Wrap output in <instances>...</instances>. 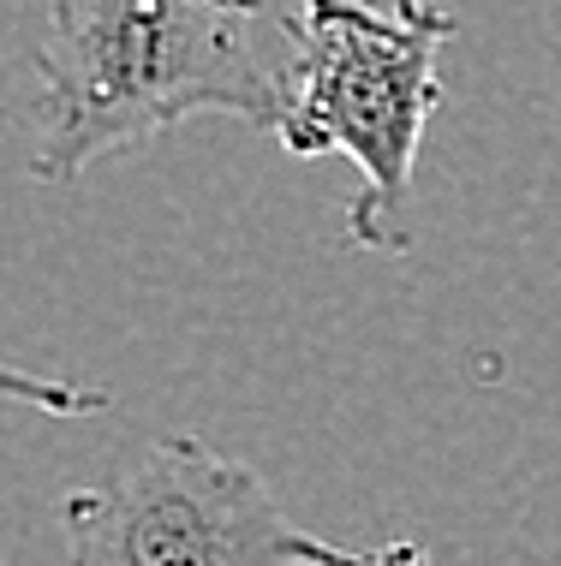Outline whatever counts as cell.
I'll use <instances>...</instances> for the list:
<instances>
[{
  "mask_svg": "<svg viewBox=\"0 0 561 566\" xmlns=\"http://www.w3.org/2000/svg\"><path fill=\"white\" fill-rule=\"evenodd\" d=\"M263 12L269 0H49L30 179L72 186L197 114L276 137L287 90L251 49Z\"/></svg>",
  "mask_w": 561,
  "mask_h": 566,
  "instance_id": "obj_1",
  "label": "cell"
},
{
  "mask_svg": "<svg viewBox=\"0 0 561 566\" xmlns=\"http://www.w3.org/2000/svg\"><path fill=\"white\" fill-rule=\"evenodd\" d=\"M371 566H436L430 560V548L424 543H388V548H376Z\"/></svg>",
  "mask_w": 561,
  "mask_h": 566,
  "instance_id": "obj_5",
  "label": "cell"
},
{
  "mask_svg": "<svg viewBox=\"0 0 561 566\" xmlns=\"http://www.w3.org/2000/svg\"><path fill=\"white\" fill-rule=\"evenodd\" d=\"M0 400L49 411V418H96V411H108L102 388H84V381H66V376H37L12 358H0Z\"/></svg>",
  "mask_w": 561,
  "mask_h": 566,
  "instance_id": "obj_4",
  "label": "cell"
},
{
  "mask_svg": "<svg viewBox=\"0 0 561 566\" xmlns=\"http://www.w3.org/2000/svg\"><path fill=\"white\" fill-rule=\"evenodd\" d=\"M287 36L276 144L299 161L346 156L359 167L346 239L359 251H406L418 144L443 108L436 54L460 36V19L436 0H299Z\"/></svg>",
  "mask_w": 561,
  "mask_h": 566,
  "instance_id": "obj_2",
  "label": "cell"
},
{
  "mask_svg": "<svg viewBox=\"0 0 561 566\" xmlns=\"http://www.w3.org/2000/svg\"><path fill=\"white\" fill-rule=\"evenodd\" d=\"M60 525L72 566H371L293 525L269 483L204 436H162L120 478L72 489Z\"/></svg>",
  "mask_w": 561,
  "mask_h": 566,
  "instance_id": "obj_3",
  "label": "cell"
}]
</instances>
